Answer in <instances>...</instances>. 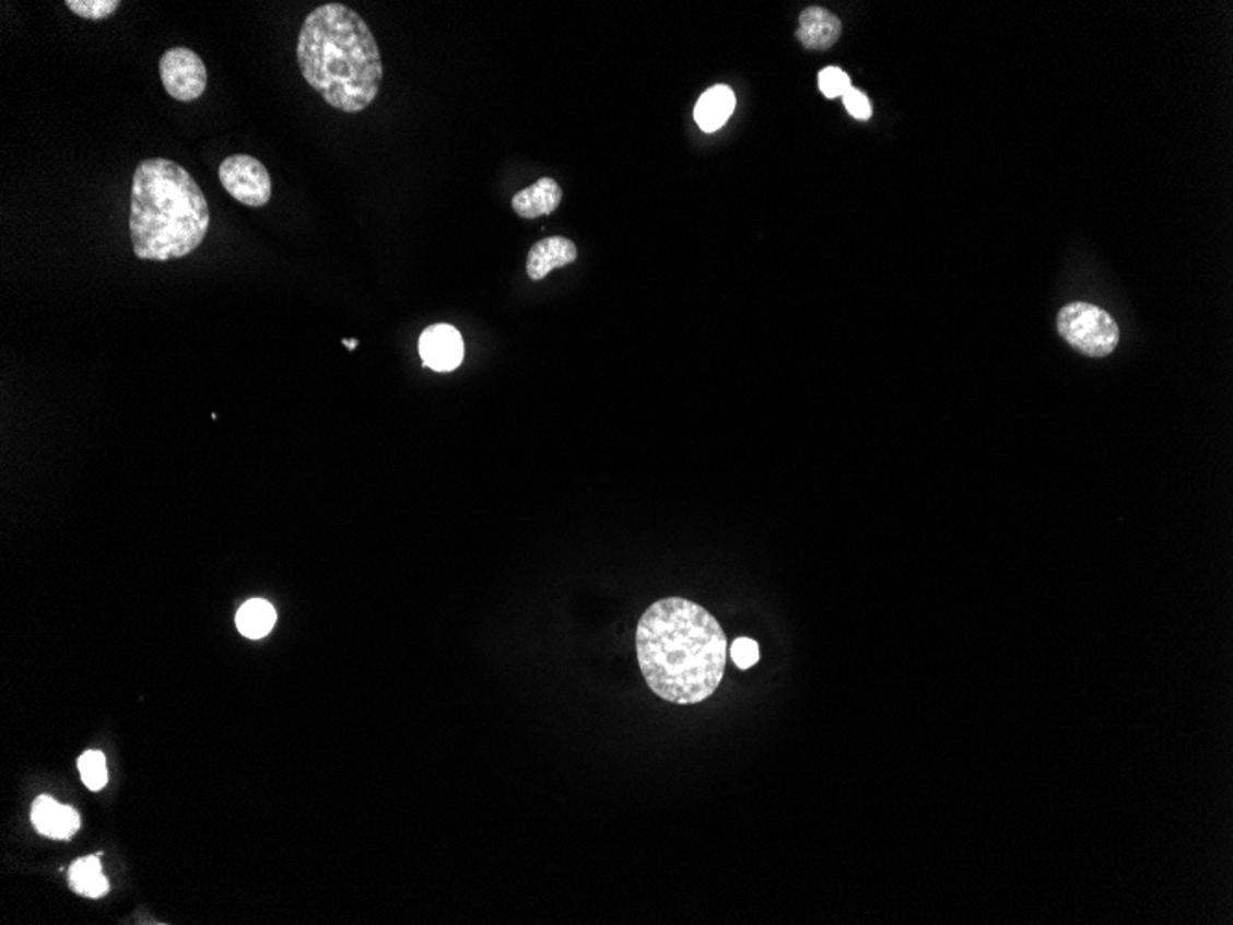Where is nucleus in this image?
I'll list each match as a JSON object with an SVG mask.
<instances>
[{
  "instance_id": "20",
  "label": "nucleus",
  "mask_w": 1233,
  "mask_h": 925,
  "mask_svg": "<svg viewBox=\"0 0 1233 925\" xmlns=\"http://www.w3.org/2000/svg\"><path fill=\"white\" fill-rule=\"evenodd\" d=\"M344 344L348 346V350H355L356 340H344Z\"/></svg>"
},
{
  "instance_id": "1",
  "label": "nucleus",
  "mask_w": 1233,
  "mask_h": 925,
  "mask_svg": "<svg viewBox=\"0 0 1233 925\" xmlns=\"http://www.w3.org/2000/svg\"><path fill=\"white\" fill-rule=\"evenodd\" d=\"M635 651L643 678L659 699L691 706L717 693L728 661V637L693 600H656L641 616Z\"/></svg>"
},
{
  "instance_id": "13",
  "label": "nucleus",
  "mask_w": 1233,
  "mask_h": 925,
  "mask_svg": "<svg viewBox=\"0 0 1233 925\" xmlns=\"http://www.w3.org/2000/svg\"><path fill=\"white\" fill-rule=\"evenodd\" d=\"M278 621V613L270 602L251 599L237 611V629L249 640H261L270 634Z\"/></svg>"
},
{
  "instance_id": "14",
  "label": "nucleus",
  "mask_w": 1233,
  "mask_h": 925,
  "mask_svg": "<svg viewBox=\"0 0 1233 925\" xmlns=\"http://www.w3.org/2000/svg\"><path fill=\"white\" fill-rule=\"evenodd\" d=\"M69 881H71V887L77 890L78 894L87 895V898H101L109 889V883L102 874L101 860L96 855L78 859L71 866Z\"/></svg>"
},
{
  "instance_id": "2",
  "label": "nucleus",
  "mask_w": 1233,
  "mask_h": 925,
  "mask_svg": "<svg viewBox=\"0 0 1233 925\" xmlns=\"http://www.w3.org/2000/svg\"><path fill=\"white\" fill-rule=\"evenodd\" d=\"M296 54L303 78L334 109L359 114L379 95V45L355 10L337 2L313 10L303 21Z\"/></svg>"
},
{
  "instance_id": "4",
  "label": "nucleus",
  "mask_w": 1233,
  "mask_h": 925,
  "mask_svg": "<svg viewBox=\"0 0 1233 925\" xmlns=\"http://www.w3.org/2000/svg\"><path fill=\"white\" fill-rule=\"evenodd\" d=\"M1058 331L1069 346L1084 355L1108 356L1119 344L1114 318L1091 303H1069L1058 313Z\"/></svg>"
},
{
  "instance_id": "18",
  "label": "nucleus",
  "mask_w": 1233,
  "mask_h": 925,
  "mask_svg": "<svg viewBox=\"0 0 1233 925\" xmlns=\"http://www.w3.org/2000/svg\"><path fill=\"white\" fill-rule=\"evenodd\" d=\"M731 659L742 670L750 669L760 661V645L750 637H739L730 647Z\"/></svg>"
},
{
  "instance_id": "10",
  "label": "nucleus",
  "mask_w": 1233,
  "mask_h": 925,
  "mask_svg": "<svg viewBox=\"0 0 1233 925\" xmlns=\"http://www.w3.org/2000/svg\"><path fill=\"white\" fill-rule=\"evenodd\" d=\"M843 34L841 19L824 8H807L800 15V28L796 36L801 45L811 50H827Z\"/></svg>"
},
{
  "instance_id": "15",
  "label": "nucleus",
  "mask_w": 1233,
  "mask_h": 925,
  "mask_svg": "<svg viewBox=\"0 0 1233 925\" xmlns=\"http://www.w3.org/2000/svg\"><path fill=\"white\" fill-rule=\"evenodd\" d=\"M78 771L87 789L101 791L107 783L106 758L98 750L83 753L78 760Z\"/></svg>"
},
{
  "instance_id": "3",
  "label": "nucleus",
  "mask_w": 1233,
  "mask_h": 925,
  "mask_svg": "<svg viewBox=\"0 0 1233 925\" xmlns=\"http://www.w3.org/2000/svg\"><path fill=\"white\" fill-rule=\"evenodd\" d=\"M209 203L184 166L163 157L137 165L130 235L137 259L171 261L192 254L209 232Z\"/></svg>"
},
{
  "instance_id": "6",
  "label": "nucleus",
  "mask_w": 1233,
  "mask_h": 925,
  "mask_svg": "<svg viewBox=\"0 0 1233 925\" xmlns=\"http://www.w3.org/2000/svg\"><path fill=\"white\" fill-rule=\"evenodd\" d=\"M160 77L166 93L178 102H195L208 90V69L187 47L166 50L160 60Z\"/></svg>"
},
{
  "instance_id": "5",
  "label": "nucleus",
  "mask_w": 1233,
  "mask_h": 925,
  "mask_svg": "<svg viewBox=\"0 0 1233 925\" xmlns=\"http://www.w3.org/2000/svg\"><path fill=\"white\" fill-rule=\"evenodd\" d=\"M219 178L227 195L248 208H265L272 198V178L267 166L251 155L226 157L220 163Z\"/></svg>"
},
{
  "instance_id": "9",
  "label": "nucleus",
  "mask_w": 1233,
  "mask_h": 925,
  "mask_svg": "<svg viewBox=\"0 0 1233 925\" xmlns=\"http://www.w3.org/2000/svg\"><path fill=\"white\" fill-rule=\"evenodd\" d=\"M32 822L42 835L52 839H71L80 828L78 812L69 806H61L50 796H39L32 807Z\"/></svg>"
},
{
  "instance_id": "16",
  "label": "nucleus",
  "mask_w": 1233,
  "mask_h": 925,
  "mask_svg": "<svg viewBox=\"0 0 1233 925\" xmlns=\"http://www.w3.org/2000/svg\"><path fill=\"white\" fill-rule=\"evenodd\" d=\"M66 7L78 17L104 21L119 10V0H67Z\"/></svg>"
},
{
  "instance_id": "17",
  "label": "nucleus",
  "mask_w": 1233,
  "mask_h": 925,
  "mask_svg": "<svg viewBox=\"0 0 1233 925\" xmlns=\"http://www.w3.org/2000/svg\"><path fill=\"white\" fill-rule=\"evenodd\" d=\"M819 87L827 98H838L852 90L849 77L838 67H827L819 74Z\"/></svg>"
},
{
  "instance_id": "8",
  "label": "nucleus",
  "mask_w": 1233,
  "mask_h": 925,
  "mask_svg": "<svg viewBox=\"0 0 1233 925\" xmlns=\"http://www.w3.org/2000/svg\"><path fill=\"white\" fill-rule=\"evenodd\" d=\"M576 246L564 237L543 238L528 251L527 273L532 281L545 279L552 270L564 268L576 261Z\"/></svg>"
},
{
  "instance_id": "11",
  "label": "nucleus",
  "mask_w": 1233,
  "mask_h": 925,
  "mask_svg": "<svg viewBox=\"0 0 1233 925\" xmlns=\"http://www.w3.org/2000/svg\"><path fill=\"white\" fill-rule=\"evenodd\" d=\"M736 93L728 85H713L694 106V120L706 133L720 130L736 112Z\"/></svg>"
},
{
  "instance_id": "19",
  "label": "nucleus",
  "mask_w": 1233,
  "mask_h": 925,
  "mask_svg": "<svg viewBox=\"0 0 1233 925\" xmlns=\"http://www.w3.org/2000/svg\"><path fill=\"white\" fill-rule=\"evenodd\" d=\"M844 106L848 109L849 115L859 120H868L872 117V102L862 93V91L852 90L843 96Z\"/></svg>"
},
{
  "instance_id": "7",
  "label": "nucleus",
  "mask_w": 1233,
  "mask_h": 925,
  "mask_svg": "<svg viewBox=\"0 0 1233 925\" xmlns=\"http://www.w3.org/2000/svg\"><path fill=\"white\" fill-rule=\"evenodd\" d=\"M420 355L427 368L453 372L463 361L462 335L447 324L427 327L420 337Z\"/></svg>"
},
{
  "instance_id": "12",
  "label": "nucleus",
  "mask_w": 1233,
  "mask_h": 925,
  "mask_svg": "<svg viewBox=\"0 0 1233 925\" xmlns=\"http://www.w3.org/2000/svg\"><path fill=\"white\" fill-rule=\"evenodd\" d=\"M560 203H562V189L551 178H541L532 187L519 190L512 198L514 213L519 214L521 219H538L543 214L554 213Z\"/></svg>"
}]
</instances>
